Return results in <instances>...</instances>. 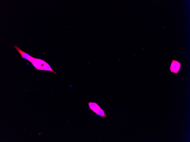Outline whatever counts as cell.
Listing matches in <instances>:
<instances>
[{"instance_id":"1","label":"cell","mask_w":190,"mask_h":142,"mask_svg":"<svg viewBox=\"0 0 190 142\" xmlns=\"http://www.w3.org/2000/svg\"><path fill=\"white\" fill-rule=\"evenodd\" d=\"M30 62L37 69L49 71L53 72L55 74L57 73L52 70L49 64L43 60L33 58Z\"/></svg>"},{"instance_id":"2","label":"cell","mask_w":190,"mask_h":142,"mask_svg":"<svg viewBox=\"0 0 190 142\" xmlns=\"http://www.w3.org/2000/svg\"><path fill=\"white\" fill-rule=\"evenodd\" d=\"M90 109L97 115L102 117H105L106 114L104 111L102 109L100 106L95 102H90L88 103Z\"/></svg>"},{"instance_id":"3","label":"cell","mask_w":190,"mask_h":142,"mask_svg":"<svg viewBox=\"0 0 190 142\" xmlns=\"http://www.w3.org/2000/svg\"><path fill=\"white\" fill-rule=\"evenodd\" d=\"M181 66V64L179 62L172 60L170 67V71L172 73L177 74L179 71Z\"/></svg>"},{"instance_id":"4","label":"cell","mask_w":190,"mask_h":142,"mask_svg":"<svg viewBox=\"0 0 190 142\" xmlns=\"http://www.w3.org/2000/svg\"><path fill=\"white\" fill-rule=\"evenodd\" d=\"M14 47L16 49L17 51L19 53L21 56L22 58L30 61L34 57L31 56L28 54L23 51L19 48L17 46H14Z\"/></svg>"}]
</instances>
